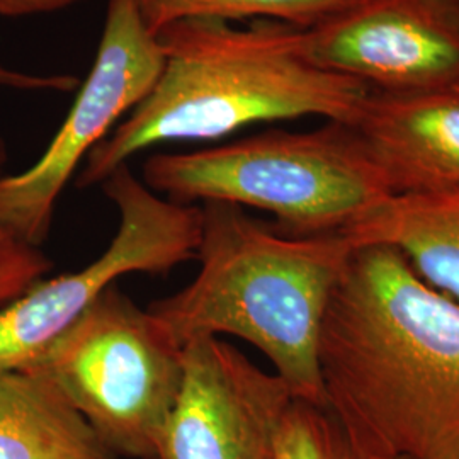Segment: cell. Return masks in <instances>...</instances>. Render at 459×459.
Wrapping results in <instances>:
<instances>
[{"mask_svg":"<svg viewBox=\"0 0 459 459\" xmlns=\"http://www.w3.org/2000/svg\"><path fill=\"white\" fill-rule=\"evenodd\" d=\"M325 407L369 453L459 459V301L392 247H354L318 341Z\"/></svg>","mask_w":459,"mask_h":459,"instance_id":"cell-1","label":"cell"},{"mask_svg":"<svg viewBox=\"0 0 459 459\" xmlns=\"http://www.w3.org/2000/svg\"><path fill=\"white\" fill-rule=\"evenodd\" d=\"M164 65L145 99L77 176L87 189L134 155L176 142H216L252 125L316 116L352 123L369 89L316 65L307 31L276 21H181L157 33Z\"/></svg>","mask_w":459,"mask_h":459,"instance_id":"cell-2","label":"cell"},{"mask_svg":"<svg viewBox=\"0 0 459 459\" xmlns=\"http://www.w3.org/2000/svg\"><path fill=\"white\" fill-rule=\"evenodd\" d=\"M199 206V273L148 312L181 345L220 335L246 341L271 361L295 400L325 407L320 330L354 247L342 233H286L237 204Z\"/></svg>","mask_w":459,"mask_h":459,"instance_id":"cell-3","label":"cell"},{"mask_svg":"<svg viewBox=\"0 0 459 459\" xmlns=\"http://www.w3.org/2000/svg\"><path fill=\"white\" fill-rule=\"evenodd\" d=\"M142 181L182 204L230 203L274 214L293 235L342 233L392 197L349 123L267 130L216 147L150 155Z\"/></svg>","mask_w":459,"mask_h":459,"instance_id":"cell-4","label":"cell"},{"mask_svg":"<svg viewBox=\"0 0 459 459\" xmlns=\"http://www.w3.org/2000/svg\"><path fill=\"white\" fill-rule=\"evenodd\" d=\"M28 368L60 388L116 458L155 459L184 345L113 284Z\"/></svg>","mask_w":459,"mask_h":459,"instance_id":"cell-5","label":"cell"},{"mask_svg":"<svg viewBox=\"0 0 459 459\" xmlns=\"http://www.w3.org/2000/svg\"><path fill=\"white\" fill-rule=\"evenodd\" d=\"M119 213L113 240L81 271L41 279L0 310V371L31 366L99 296L128 274L165 276L196 259L203 212L152 191L121 165L100 184Z\"/></svg>","mask_w":459,"mask_h":459,"instance_id":"cell-6","label":"cell"},{"mask_svg":"<svg viewBox=\"0 0 459 459\" xmlns=\"http://www.w3.org/2000/svg\"><path fill=\"white\" fill-rule=\"evenodd\" d=\"M164 65L157 34L133 0H109L94 64L43 155L26 170L0 178V223L41 247L56 203L87 155L145 99Z\"/></svg>","mask_w":459,"mask_h":459,"instance_id":"cell-7","label":"cell"},{"mask_svg":"<svg viewBox=\"0 0 459 459\" xmlns=\"http://www.w3.org/2000/svg\"><path fill=\"white\" fill-rule=\"evenodd\" d=\"M295 402L288 385L220 337L184 345L178 400L155 459H276L278 434Z\"/></svg>","mask_w":459,"mask_h":459,"instance_id":"cell-8","label":"cell"},{"mask_svg":"<svg viewBox=\"0 0 459 459\" xmlns=\"http://www.w3.org/2000/svg\"><path fill=\"white\" fill-rule=\"evenodd\" d=\"M307 48L369 91L459 89V0H359L307 31Z\"/></svg>","mask_w":459,"mask_h":459,"instance_id":"cell-9","label":"cell"},{"mask_svg":"<svg viewBox=\"0 0 459 459\" xmlns=\"http://www.w3.org/2000/svg\"><path fill=\"white\" fill-rule=\"evenodd\" d=\"M349 125L392 196L459 187V89L369 91Z\"/></svg>","mask_w":459,"mask_h":459,"instance_id":"cell-10","label":"cell"},{"mask_svg":"<svg viewBox=\"0 0 459 459\" xmlns=\"http://www.w3.org/2000/svg\"><path fill=\"white\" fill-rule=\"evenodd\" d=\"M342 235L352 247H392L429 286L459 301V187L388 197Z\"/></svg>","mask_w":459,"mask_h":459,"instance_id":"cell-11","label":"cell"},{"mask_svg":"<svg viewBox=\"0 0 459 459\" xmlns=\"http://www.w3.org/2000/svg\"><path fill=\"white\" fill-rule=\"evenodd\" d=\"M0 459H117L33 368L0 371Z\"/></svg>","mask_w":459,"mask_h":459,"instance_id":"cell-12","label":"cell"},{"mask_svg":"<svg viewBox=\"0 0 459 459\" xmlns=\"http://www.w3.org/2000/svg\"><path fill=\"white\" fill-rule=\"evenodd\" d=\"M153 34L167 26L204 21H276L310 31L341 16L359 0H133Z\"/></svg>","mask_w":459,"mask_h":459,"instance_id":"cell-13","label":"cell"},{"mask_svg":"<svg viewBox=\"0 0 459 459\" xmlns=\"http://www.w3.org/2000/svg\"><path fill=\"white\" fill-rule=\"evenodd\" d=\"M276 459H396L354 443L327 407L295 400L279 429Z\"/></svg>","mask_w":459,"mask_h":459,"instance_id":"cell-14","label":"cell"},{"mask_svg":"<svg viewBox=\"0 0 459 459\" xmlns=\"http://www.w3.org/2000/svg\"><path fill=\"white\" fill-rule=\"evenodd\" d=\"M7 160V147L0 138V169ZM53 269V261L41 250L16 237L0 223V307L14 301Z\"/></svg>","mask_w":459,"mask_h":459,"instance_id":"cell-15","label":"cell"},{"mask_svg":"<svg viewBox=\"0 0 459 459\" xmlns=\"http://www.w3.org/2000/svg\"><path fill=\"white\" fill-rule=\"evenodd\" d=\"M81 81L70 74H30L14 70L0 62V87L30 92H72Z\"/></svg>","mask_w":459,"mask_h":459,"instance_id":"cell-16","label":"cell"},{"mask_svg":"<svg viewBox=\"0 0 459 459\" xmlns=\"http://www.w3.org/2000/svg\"><path fill=\"white\" fill-rule=\"evenodd\" d=\"M82 0H0V16L30 17L65 11Z\"/></svg>","mask_w":459,"mask_h":459,"instance_id":"cell-17","label":"cell"}]
</instances>
